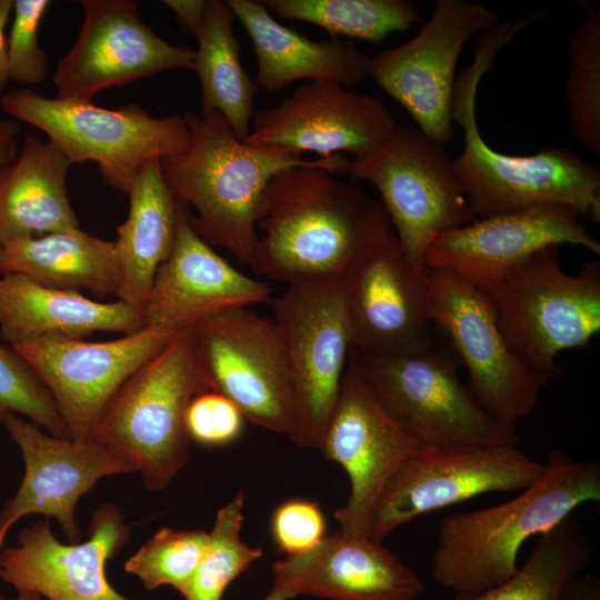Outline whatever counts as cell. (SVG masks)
<instances>
[{
	"instance_id": "ba28073f",
	"label": "cell",
	"mask_w": 600,
	"mask_h": 600,
	"mask_svg": "<svg viewBox=\"0 0 600 600\" xmlns=\"http://www.w3.org/2000/svg\"><path fill=\"white\" fill-rule=\"evenodd\" d=\"M484 292L509 347L543 386L560 374V352L586 347L600 331L598 262L570 274L557 248L537 252Z\"/></svg>"
},
{
	"instance_id": "74e56055",
	"label": "cell",
	"mask_w": 600,
	"mask_h": 600,
	"mask_svg": "<svg viewBox=\"0 0 600 600\" xmlns=\"http://www.w3.org/2000/svg\"><path fill=\"white\" fill-rule=\"evenodd\" d=\"M244 417L223 394L208 390L198 394L187 411L190 440L207 447H221L237 440Z\"/></svg>"
},
{
	"instance_id": "f546056e",
	"label": "cell",
	"mask_w": 600,
	"mask_h": 600,
	"mask_svg": "<svg viewBox=\"0 0 600 600\" xmlns=\"http://www.w3.org/2000/svg\"><path fill=\"white\" fill-rule=\"evenodd\" d=\"M234 19L226 1L207 0L203 26L196 38L193 71L201 86V113H220L243 141L251 130L259 87L241 63Z\"/></svg>"
},
{
	"instance_id": "7c38bea8",
	"label": "cell",
	"mask_w": 600,
	"mask_h": 600,
	"mask_svg": "<svg viewBox=\"0 0 600 600\" xmlns=\"http://www.w3.org/2000/svg\"><path fill=\"white\" fill-rule=\"evenodd\" d=\"M547 463L517 446L422 448L408 458L383 489L370 522L382 541L412 520L491 492L521 491L536 483Z\"/></svg>"
},
{
	"instance_id": "d6a6232c",
	"label": "cell",
	"mask_w": 600,
	"mask_h": 600,
	"mask_svg": "<svg viewBox=\"0 0 600 600\" xmlns=\"http://www.w3.org/2000/svg\"><path fill=\"white\" fill-rule=\"evenodd\" d=\"M564 98L570 131L586 150L600 156V10L591 7L572 36Z\"/></svg>"
},
{
	"instance_id": "8d00e7d4",
	"label": "cell",
	"mask_w": 600,
	"mask_h": 600,
	"mask_svg": "<svg viewBox=\"0 0 600 600\" xmlns=\"http://www.w3.org/2000/svg\"><path fill=\"white\" fill-rule=\"evenodd\" d=\"M50 3L48 0H13L7 54L9 77L16 82L39 84L46 78L48 54L40 46L38 33Z\"/></svg>"
},
{
	"instance_id": "f1b7e54d",
	"label": "cell",
	"mask_w": 600,
	"mask_h": 600,
	"mask_svg": "<svg viewBox=\"0 0 600 600\" xmlns=\"http://www.w3.org/2000/svg\"><path fill=\"white\" fill-rule=\"evenodd\" d=\"M2 247V274L17 273L49 288L97 298L118 294L120 269L113 241L79 227Z\"/></svg>"
},
{
	"instance_id": "ee69618b",
	"label": "cell",
	"mask_w": 600,
	"mask_h": 600,
	"mask_svg": "<svg viewBox=\"0 0 600 600\" xmlns=\"http://www.w3.org/2000/svg\"><path fill=\"white\" fill-rule=\"evenodd\" d=\"M288 592L280 589L271 588L270 592L262 600H290Z\"/></svg>"
},
{
	"instance_id": "f35d334b",
	"label": "cell",
	"mask_w": 600,
	"mask_h": 600,
	"mask_svg": "<svg viewBox=\"0 0 600 600\" xmlns=\"http://www.w3.org/2000/svg\"><path fill=\"white\" fill-rule=\"evenodd\" d=\"M320 507L304 499H290L272 512L270 531L279 552L294 556L314 548L326 537Z\"/></svg>"
},
{
	"instance_id": "60d3db41",
	"label": "cell",
	"mask_w": 600,
	"mask_h": 600,
	"mask_svg": "<svg viewBox=\"0 0 600 600\" xmlns=\"http://www.w3.org/2000/svg\"><path fill=\"white\" fill-rule=\"evenodd\" d=\"M559 600H600V587L597 578L579 573L563 589Z\"/></svg>"
},
{
	"instance_id": "bcb514c9",
	"label": "cell",
	"mask_w": 600,
	"mask_h": 600,
	"mask_svg": "<svg viewBox=\"0 0 600 600\" xmlns=\"http://www.w3.org/2000/svg\"><path fill=\"white\" fill-rule=\"evenodd\" d=\"M3 247L0 244V276L2 274Z\"/></svg>"
},
{
	"instance_id": "4fadbf2b",
	"label": "cell",
	"mask_w": 600,
	"mask_h": 600,
	"mask_svg": "<svg viewBox=\"0 0 600 600\" xmlns=\"http://www.w3.org/2000/svg\"><path fill=\"white\" fill-rule=\"evenodd\" d=\"M499 22V14L466 0H438L430 19L410 40L370 57L368 76L401 104L419 129L446 144L456 69L466 43Z\"/></svg>"
},
{
	"instance_id": "d6986e66",
	"label": "cell",
	"mask_w": 600,
	"mask_h": 600,
	"mask_svg": "<svg viewBox=\"0 0 600 600\" xmlns=\"http://www.w3.org/2000/svg\"><path fill=\"white\" fill-rule=\"evenodd\" d=\"M88 540L62 543L48 519L26 527L17 543L0 550V580L17 593L46 600H129L108 581L106 564L130 539V527L116 504L92 514Z\"/></svg>"
},
{
	"instance_id": "7bdbcfd3",
	"label": "cell",
	"mask_w": 600,
	"mask_h": 600,
	"mask_svg": "<svg viewBox=\"0 0 600 600\" xmlns=\"http://www.w3.org/2000/svg\"><path fill=\"white\" fill-rule=\"evenodd\" d=\"M19 123L13 119L0 120V168L17 158Z\"/></svg>"
},
{
	"instance_id": "1f68e13d",
	"label": "cell",
	"mask_w": 600,
	"mask_h": 600,
	"mask_svg": "<svg viewBox=\"0 0 600 600\" xmlns=\"http://www.w3.org/2000/svg\"><path fill=\"white\" fill-rule=\"evenodd\" d=\"M272 16L320 27L332 38L347 37L381 43L421 21L408 0H264Z\"/></svg>"
},
{
	"instance_id": "277c9868",
	"label": "cell",
	"mask_w": 600,
	"mask_h": 600,
	"mask_svg": "<svg viewBox=\"0 0 600 600\" xmlns=\"http://www.w3.org/2000/svg\"><path fill=\"white\" fill-rule=\"evenodd\" d=\"M188 147L160 160L172 194L190 211L197 232L209 243L250 264L257 241L256 220L268 182L296 167L319 166L344 173L342 154L306 159L284 151L253 147L240 140L218 112L184 113Z\"/></svg>"
},
{
	"instance_id": "836d02e7",
	"label": "cell",
	"mask_w": 600,
	"mask_h": 600,
	"mask_svg": "<svg viewBox=\"0 0 600 600\" xmlns=\"http://www.w3.org/2000/svg\"><path fill=\"white\" fill-rule=\"evenodd\" d=\"M244 493L239 491L216 516L206 552L181 593L184 600H221L229 584L262 556L243 542Z\"/></svg>"
},
{
	"instance_id": "9c48e42d",
	"label": "cell",
	"mask_w": 600,
	"mask_h": 600,
	"mask_svg": "<svg viewBox=\"0 0 600 600\" xmlns=\"http://www.w3.org/2000/svg\"><path fill=\"white\" fill-rule=\"evenodd\" d=\"M376 187L393 233L411 266L426 271V253L444 232L477 217L443 144L419 129L397 126L370 152L349 159L344 171Z\"/></svg>"
},
{
	"instance_id": "30bf717a",
	"label": "cell",
	"mask_w": 600,
	"mask_h": 600,
	"mask_svg": "<svg viewBox=\"0 0 600 600\" xmlns=\"http://www.w3.org/2000/svg\"><path fill=\"white\" fill-rule=\"evenodd\" d=\"M269 304L291 381L293 426L288 437L300 447L318 449L351 347L347 276L287 284Z\"/></svg>"
},
{
	"instance_id": "8992f818",
	"label": "cell",
	"mask_w": 600,
	"mask_h": 600,
	"mask_svg": "<svg viewBox=\"0 0 600 600\" xmlns=\"http://www.w3.org/2000/svg\"><path fill=\"white\" fill-rule=\"evenodd\" d=\"M348 364L422 448L519 443L517 431L487 412L461 380L459 358L436 327L398 349H350Z\"/></svg>"
},
{
	"instance_id": "d590c367",
	"label": "cell",
	"mask_w": 600,
	"mask_h": 600,
	"mask_svg": "<svg viewBox=\"0 0 600 600\" xmlns=\"http://www.w3.org/2000/svg\"><path fill=\"white\" fill-rule=\"evenodd\" d=\"M7 414H19L51 434L69 438L43 382L12 347L0 343V421Z\"/></svg>"
},
{
	"instance_id": "f6af8a7d",
	"label": "cell",
	"mask_w": 600,
	"mask_h": 600,
	"mask_svg": "<svg viewBox=\"0 0 600 600\" xmlns=\"http://www.w3.org/2000/svg\"><path fill=\"white\" fill-rule=\"evenodd\" d=\"M9 600H46L44 598L36 594V593H17V596Z\"/></svg>"
},
{
	"instance_id": "83f0119b",
	"label": "cell",
	"mask_w": 600,
	"mask_h": 600,
	"mask_svg": "<svg viewBox=\"0 0 600 600\" xmlns=\"http://www.w3.org/2000/svg\"><path fill=\"white\" fill-rule=\"evenodd\" d=\"M128 194V216L113 241L120 269L117 299L142 313L154 277L173 249L181 202L167 186L159 159L140 170Z\"/></svg>"
},
{
	"instance_id": "ac0fdd59",
	"label": "cell",
	"mask_w": 600,
	"mask_h": 600,
	"mask_svg": "<svg viewBox=\"0 0 600 600\" xmlns=\"http://www.w3.org/2000/svg\"><path fill=\"white\" fill-rule=\"evenodd\" d=\"M383 101L332 82L299 86L279 104L254 112L246 143L302 157H359L384 142L396 130Z\"/></svg>"
},
{
	"instance_id": "7402d4cb",
	"label": "cell",
	"mask_w": 600,
	"mask_h": 600,
	"mask_svg": "<svg viewBox=\"0 0 600 600\" xmlns=\"http://www.w3.org/2000/svg\"><path fill=\"white\" fill-rule=\"evenodd\" d=\"M347 313L350 349L363 352L398 349L433 330L427 270L411 266L391 228L348 272Z\"/></svg>"
},
{
	"instance_id": "d4e9b609",
	"label": "cell",
	"mask_w": 600,
	"mask_h": 600,
	"mask_svg": "<svg viewBox=\"0 0 600 600\" xmlns=\"http://www.w3.org/2000/svg\"><path fill=\"white\" fill-rule=\"evenodd\" d=\"M251 39L259 89L277 92L298 80L352 89L368 76L370 57L350 40H313L278 22L262 1L226 0Z\"/></svg>"
},
{
	"instance_id": "6da1fadb",
	"label": "cell",
	"mask_w": 600,
	"mask_h": 600,
	"mask_svg": "<svg viewBox=\"0 0 600 600\" xmlns=\"http://www.w3.org/2000/svg\"><path fill=\"white\" fill-rule=\"evenodd\" d=\"M326 168L277 173L261 197L249 267L286 284L339 278L391 226L381 203Z\"/></svg>"
},
{
	"instance_id": "52a82bcc",
	"label": "cell",
	"mask_w": 600,
	"mask_h": 600,
	"mask_svg": "<svg viewBox=\"0 0 600 600\" xmlns=\"http://www.w3.org/2000/svg\"><path fill=\"white\" fill-rule=\"evenodd\" d=\"M0 106L11 119L41 130L72 164L96 162L103 180L123 193L149 161L178 153L190 141L184 114L153 117L136 103L113 110L24 88L4 92Z\"/></svg>"
},
{
	"instance_id": "9a60e30c",
	"label": "cell",
	"mask_w": 600,
	"mask_h": 600,
	"mask_svg": "<svg viewBox=\"0 0 600 600\" xmlns=\"http://www.w3.org/2000/svg\"><path fill=\"white\" fill-rule=\"evenodd\" d=\"M422 449L349 364L318 450L347 473L350 492L334 512L339 531L370 537L377 502L399 467Z\"/></svg>"
},
{
	"instance_id": "7dc6e473",
	"label": "cell",
	"mask_w": 600,
	"mask_h": 600,
	"mask_svg": "<svg viewBox=\"0 0 600 600\" xmlns=\"http://www.w3.org/2000/svg\"><path fill=\"white\" fill-rule=\"evenodd\" d=\"M0 600H9V599L4 598V597L0 593Z\"/></svg>"
},
{
	"instance_id": "8fae6325",
	"label": "cell",
	"mask_w": 600,
	"mask_h": 600,
	"mask_svg": "<svg viewBox=\"0 0 600 600\" xmlns=\"http://www.w3.org/2000/svg\"><path fill=\"white\" fill-rule=\"evenodd\" d=\"M433 326L468 374V386L497 421L517 431L537 408L543 384L503 337L488 294L446 270L427 269Z\"/></svg>"
},
{
	"instance_id": "3957f363",
	"label": "cell",
	"mask_w": 600,
	"mask_h": 600,
	"mask_svg": "<svg viewBox=\"0 0 600 600\" xmlns=\"http://www.w3.org/2000/svg\"><path fill=\"white\" fill-rule=\"evenodd\" d=\"M547 471L514 498L444 518L432 552L431 576L456 600L507 581L521 546L556 527L586 502L600 500V464L553 450Z\"/></svg>"
},
{
	"instance_id": "5bb4252c",
	"label": "cell",
	"mask_w": 600,
	"mask_h": 600,
	"mask_svg": "<svg viewBox=\"0 0 600 600\" xmlns=\"http://www.w3.org/2000/svg\"><path fill=\"white\" fill-rule=\"evenodd\" d=\"M190 328L212 390L228 398L253 424L289 436L292 389L273 319L237 308Z\"/></svg>"
},
{
	"instance_id": "e0dca14e",
	"label": "cell",
	"mask_w": 600,
	"mask_h": 600,
	"mask_svg": "<svg viewBox=\"0 0 600 600\" xmlns=\"http://www.w3.org/2000/svg\"><path fill=\"white\" fill-rule=\"evenodd\" d=\"M83 20L53 74L57 98L91 101L101 90L167 70H194L196 52L158 36L132 0H81Z\"/></svg>"
},
{
	"instance_id": "e575fe53",
	"label": "cell",
	"mask_w": 600,
	"mask_h": 600,
	"mask_svg": "<svg viewBox=\"0 0 600 600\" xmlns=\"http://www.w3.org/2000/svg\"><path fill=\"white\" fill-rule=\"evenodd\" d=\"M209 543V532L161 528L124 562V571L147 590L171 587L182 593Z\"/></svg>"
},
{
	"instance_id": "7a4b0ae2",
	"label": "cell",
	"mask_w": 600,
	"mask_h": 600,
	"mask_svg": "<svg viewBox=\"0 0 600 600\" xmlns=\"http://www.w3.org/2000/svg\"><path fill=\"white\" fill-rule=\"evenodd\" d=\"M519 21L498 22L474 43V59L456 79L452 120L463 129V149L452 161L460 187L477 218L537 206L560 204L600 219V173L572 150L546 146L530 156L492 149L479 131L476 98L498 51L520 31Z\"/></svg>"
},
{
	"instance_id": "cb8c5ba5",
	"label": "cell",
	"mask_w": 600,
	"mask_h": 600,
	"mask_svg": "<svg viewBox=\"0 0 600 600\" xmlns=\"http://www.w3.org/2000/svg\"><path fill=\"white\" fill-rule=\"evenodd\" d=\"M272 588L291 599L416 600L423 592L417 573L380 540L337 531L311 550L272 566Z\"/></svg>"
},
{
	"instance_id": "44dd1931",
	"label": "cell",
	"mask_w": 600,
	"mask_h": 600,
	"mask_svg": "<svg viewBox=\"0 0 600 600\" xmlns=\"http://www.w3.org/2000/svg\"><path fill=\"white\" fill-rule=\"evenodd\" d=\"M566 206L543 204L476 220L442 233L428 249L427 269L450 271L487 291L539 251L562 244L600 254V242Z\"/></svg>"
},
{
	"instance_id": "484cf974",
	"label": "cell",
	"mask_w": 600,
	"mask_h": 600,
	"mask_svg": "<svg viewBox=\"0 0 600 600\" xmlns=\"http://www.w3.org/2000/svg\"><path fill=\"white\" fill-rule=\"evenodd\" d=\"M142 327V313L119 299L103 302L21 274L0 276V334L12 348L44 337L83 339L98 331L128 334Z\"/></svg>"
},
{
	"instance_id": "603a6c76",
	"label": "cell",
	"mask_w": 600,
	"mask_h": 600,
	"mask_svg": "<svg viewBox=\"0 0 600 600\" xmlns=\"http://www.w3.org/2000/svg\"><path fill=\"white\" fill-rule=\"evenodd\" d=\"M272 288L230 264L194 229L181 203L177 237L142 310L143 327L182 330L227 310L269 303Z\"/></svg>"
},
{
	"instance_id": "b9f144b4",
	"label": "cell",
	"mask_w": 600,
	"mask_h": 600,
	"mask_svg": "<svg viewBox=\"0 0 600 600\" xmlns=\"http://www.w3.org/2000/svg\"><path fill=\"white\" fill-rule=\"evenodd\" d=\"M13 0H0V99L10 80L7 54L6 27L12 14Z\"/></svg>"
},
{
	"instance_id": "2e32d148",
	"label": "cell",
	"mask_w": 600,
	"mask_h": 600,
	"mask_svg": "<svg viewBox=\"0 0 600 600\" xmlns=\"http://www.w3.org/2000/svg\"><path fill=\"white\" fill-rule=\"evenodd\" d=\"M180 330L141 329L108 341L44 337L13 349L51 394L72 440H89L119 388Z\"/></svg>"
},
{
	"instance_id": "ab89813d",
	"label": "cell",
	"mask_w": 600,
	"mask_h": 600,
	"mask_svg": "<svg viewBox=\"0 0 600 600\" xmlns=\"http://www.w3.org/2000/svg\"><path fill=\"white\" fill-rule=\"evenodd\" d=\"M180 30L197 38L204 21L207 0H163Z\"/></svg>"
},
{
	"instance_id": "5b68a950",
	"label": "cell",
	"mask_w": 600,
	"mask_h": 600,
	"mask_svg": "<svg viewBox=\"0 0 600 600\" xmlns=\"http://www.w3.org/2000/svg\"><path fill=\"white\" fill-rule=\"evenodd\" d=\"M208 390L192 328L182 329L119 388L89 440L138 472L148 491H161L189 460L187 411Z\"/></svg>"
},
{
	"instance_id": "4dcf8cb0",
	"label": "cell",
	"mask_w": 600,
	"mask_h": 600,
	"mask_svg": "<svg viewBox=\"0 0 600 600\" xmlns=\"http://www.w3.org/2000/svg\"><path fill=\"white\" fill-rule=\"evenodd\" d=\"M591 561L592 548L572 513L537 537L527 562L507 581L462 600H559L568 582Z\"/></svg>"
},
{
	"instance_id": "ffe728a7",
	"label": "cell",
	"mask_w": 600,
	"mask_h": 600,
	"mask_svg": "<svg viewBox=\"0 0 600 600\" xmlns=\"http://www.w3.org/2000/svg\"><path fill=\"white\" fill-rule=\"evenodd\" d=\"M0 424L18 446L24 474L16 494L0 513V550L9 530L29 514L53 518L70 542L81 541L76 508L103 478L132 473L107 448L93 440H72L44 432L19 414L4 416Z\"/></svg>"
},
{
	"instance_id": "4316f807",
	"label": "cell",
	"mask_w": 600,
	"mask_h": 600,
	"mask_svg": "<svg viewBox=\"0 0 600 600\" xmlns=\"http://www.w3.org/2000/svg\"><path fill=\"white\" fill-rule=\"evenodd\" d=\"M71 161L28 134L19 156L0 168V244L79 227L67 177Z\"/></svg>"
}]
</instances>
